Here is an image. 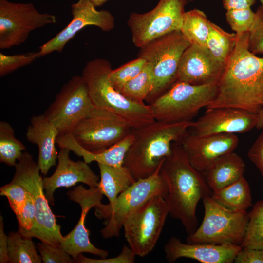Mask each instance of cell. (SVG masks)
Here are the masks:
<instances>
[{
	"label": "cell",
	"mask_w": 263,
	"mask_h": 263,
	"mask_svg": "<svg viewBox=\"0 0 263 263\" xmlns=\"http://www.w3.org/2000/svg\"><path fill=\"white\" fill-rule=\"evenodd\" d=\"M71 150L60 148L58 164L54 173L43 180V188L49 204H54V193L60 188H69L78 183H82L90 188L97 187L99 177L84 161H74L69 157Z\"/></svg>",
	"instance_id": "obj_20"
},
{
	"label": "cell",
	"mask_w": 263,
	"mask_h": 263,
	"mask_svg": "<svg viewBox=\"0 0 263 263\" xmlns=\"http://www.w3.org/2000/svg\"><path fill=\"white\" fill-rule=\"evenodd\" d=\"M242 248L263 249V200L257 202L249 212Z\"/></svg>",
	"instance_id": "obj_33"
},
{
	"label": "cell",
	"mask_w": 263,
	"mask_h": 263,
	"mask_svg": "<svg viewBox=\"0 0 263 263\" xmlns=\"http://www.w3.org/2000/svg\"><path fill=\"white\" fill-rule=\"evenodd\" d=\"M8 259L10 263H41L40 255L32 238L25 237L18 230L9 234Z\"/></svg>",
	"instance_id": "obj_29"
},
{
	"label": "cell",
	"mask_w": 263,
	"mask_h": 263,
	"mask_svg": "<svg viewBox=\"0 0 263 263\" xmlns=\"http://www.w3.org/2000/svg\"><path fill=\"white\" fill-rule=\"evenodd\" d=\"M7 236L4 231L3 217L0 216V263L9 262L8 259V242Z\"/></svg>",
	"instance_id": "obj_43"
},
{
	"label": "cell",
	"mask_w": 263,
	"mask_h": 263,
	"mask_svg": "<svg viewBox=\"0 0 263 263\" xmlns=\"http://www.w3.org/2000/svg\"><path fill=\"white\" fill-rule=\"evenodd\" d=\"M160 173L168 187L165 200L169 214L181 221L188 235L191 234L198 225V203L211 196L212 190L202 172L191 165L180 143L172 144V152L164 159Z\"/></svg>",
	"instance_id": "obj_2"
},
{
	"label": "cell",
	"mask_w": 263,
	"mask_h": 263,
	"mask_svg": "<svg viewBox=\"0 0 263 263\" xmlns=\"http://www.w3.org/2000/svg\"><path fill=\"white\" fill-rule=\"evenodd\" d=\"M256 128L258 129H263V107L258 113V121Z\"/></svg>",
	"instance_id": "obj_44"
},
{
	"label": "cell",
	"mask_w": 263,
	"mask_h": 263,
	"mask_svg": "<svg viewBox=\"0 0 263 263\" xmlns=\"http://www.w3.org/2000/svg\"><path fill=\"white\" fill-rule=\"evenodd\" d=\"M237 41V34L225 31L210 22L206 47L220 62L225 65L232 54Z\"/></svg>",
	"instance_id": "obj_28"
},
{
	"label": "cell",
	"mask_w": 263,
	"mask_h": 263,
	"mask_svg": "<svg viewBox=\"0 0 263 263\" xmlns=\"http://www.w3.org/2000/svg\"><path fill=\"white\" fill-rule=\"evenodd\" d=\"M112 69L110 62L104 58L90 60L83 69L82 76L94 106L117 114L133 128L154 122L150 104L133 102L114 88L109 77Z\"/></svg>",
	"instance_id": "obj_4"
},
{
	"label": "cell",
	"mask_w": 263,
	"mask_h": 263,
	"mask_svg": "<svg viewBox=\"0 0 263 263\" xmlns=\"http://www.w3.org/2000/svg\"><path fill=\"white\" fill-rule=\"evenodd\" d=\"M193 122L168 123L155 120L139 128H132L133 140L123 166L135 180L152 175L162 161L172 152V145L180 142Z\"/></svg>",
	"instance_id": "obj_3"
},
{
	"label": "cell",
	"mask_w": 263,
	"mask_h": 263,
	"mask_svg": "<svg viewBox=\"0 0 263 263\" xmlns=\"http://www.w3.org/2000/svg\"><path fill=\"white\" fill-rule=\"evenodd\" d=\"M72 19L55 36L42 44L38 52L43 56L53 52L61 53L76 34L86 26H94L109 32L115 26V18L107 10L96 9L91 0H78L71 5Z\"/></svg>",
	"instance_id": "obj_15"
},
{
	"label": "cell",
	"mask_w": 263,
	"mask_h": 263,
	"mask_svg": "<svg viewBox=\"0 0 263 263\" xmlns=\"http://www.w3.org/2000/svg\"><path fill=\"white\" fill-rule=\"evenodd\" d=\"M242 248L241 245L231 244L184 243L173 236L165 244L164 252L169 263L187 258L202 263H232Z\"/></svg>",
	"instance_id": "obj_21"
},
{
	"label": "cell",
	"mask_w": 263,
	"mask_h": 263,
	"mask_svg": "<svg viewBox=\"0 0 263 263\" xmlns=\"http://www.w3.org/2000/svg\"><path fill=\"white\" fill-rule=\"evenodd\" d=\"M15 167V172L11 181L21 185L31 194L35 205L36 222L29 238H36L41 242L59 246L64 236L49 205L38 162L25 151Z\"/></svg>",
	"instance_id": "obj_6"
},
{
	"label": "cell",
	"mask_w": 263,
	"mask_h": 263,
	"mask_svg": "<svg viewBox=\"0 0 263 263\" xmlns=\"http://www.w3.org/2000/svg\"><path fill=\"white\" fill-rule=\"evenodd\" d=\"M210 22L203 11L193 9L185 12L180 31L191 44L206 47Z\"/></svg>",
	"instance_id": "obj_27"
},
{
	"label": "cell",
	"mask_w": 263,
	"mask_h": 263,
	"mask_svg": "<svg viewBox=\"0 0 263 263\" xmlns=\"http://www.w3.org/2000/svg\"><path fill=\"white\" fill-rule=\"evenodd\" d=\"M146 63L144 58L137 57L116 69H112L109 77L114 88L119 92L125 84L141 72Z\"/></svg>",
	"instance_id": "obj_34"
},
{
	"label": "cell",
	"mask_w": 263,
	"mask_h": 263,
	"mask_svg": "<svg viewBox=\"0 0 263 263\" xmlns=\"http://www.w3.org/2000/svg\"><path fill=\"white\" fill-rule=\"evenodd\" d=\"M108 0H91L92 2L96 7L102 6Z\"/></svg>",
	"instance_id": "obj_45"
},
{
	"label": "cell",
	"mask_w": 263,
	"mask_h": 263,
	"mask_svg": "<svg viewBox=\"0 0 263 263\" xmlns=\"http://www.w3.org/2000/svg\"><path fill=\"white\" fill-rule=\"evenodd\" d=\"M169 214L165 199L156 195L126 220L123 225L125 237L136 256L144 257L153 250Z\"/></svg>",
	"instance_id": "obj_10"
},
{
	"label": "cell",
	"mask_w": 263,
	"mask_h": 263,
	"mask_svg": "<svg viewBox=\"0 0 263 263\" xmlns=\"http://www.w3.org/2000/svg\"><path fill=\"white\" fill-rule=\"evenodd\" d=\"M179 143L191 165L203 172L220 156L234 151L239 138L235 134L197 135L187 132Z\"/></svg>",
	"instance_id": "obj_18"
},
{
	"label": "cell",
	"mask_w": 263,
	"mask_h": 263,
	"mask_svg": "<svg viewBox=\"0 0 263 263\" xmlns=\"http://www.w3.org/2000/svg\"><path fill=\"white\" fill-rule=\"evenodd\" d=\"M248 156L258 169L263 178V131L249 149Z\"/></svg>",
	"instance_id": "obj_41"
},
{
	"label": "cell",
	"mask_w": 263,
	"mask_h": 263,
	"mask_svg": "<svg viewBox=\"0 0 263 263\" xmlns=\"http://www.w3.org/2000/svg\"><path fill=\"white\" fill-rule=\"evenodd\" d=\"M256 0H222L226 10V19L230 26L235 29H243L254 21L256 13L251 9Z\"/></svg>",
	"instance_id": "obj_32"
},
{
	"label": "cell",
	"mask_w": 263,
	"mask_h": 263,
	"mask_svg": "<svg viewBox=\"0 0 263 263\" xmlns=\"http://www.w3.org/2000/svg\"><path fill=\"white\" fill-rule=\"evenodd\" d=\"M211 197L221 206L233 211H246L252 206L250 188L244 176L230 185L213 191Z\"/></svg>",
	"instance_id": "obj_26"
},
{
	"label": "cell",
	"mask_w": 263,
	"mask_h": 263,
	"mask_svg": "<svg viewBox=\"0 0 263 263\" xmlns=\"http://www.w3.org/2000/svg\"><path fill=\"white\" fill-rule=\"evenodd\" d=\"M249 32L237 34L234 50L217 83V94L207 109L230 107L258 113L263 107V57L248 48Z\"/></svg>",
	"instance_id": "obj_1"
},
{
	"label": "cell",
	"mask_w": 263,
	"mask_h": 263,
	"mask_svg": "<svg viewBox=\"0 0 263 263\" xmlns=\"http://www.w3.org/2000/svg\"><path fill=\"white\" fill-rule=\"evenodd\" d=\"M58 135L56 126L44 114L31 118L26 137L28 141L38 147V163L41 172L45 175L52 167L56 165L58 153L55 144Z\"/></svg>",
	"instance_id": "obj_22"
},
{
	"label": "cell",
	"mask_w": 263,
	"mask_h": 263,
	"mask_svg": "<svg viewBox=\"0 0 263 263\" xmlns=\"http://www.w3.org/2000/svg\"><path fill=\"white\" fill-rule=\"evenodd\" d=\"M248 48L255 55L263 54V19L249 32Z\"/></svg>",
	"instance_id": "obj_40"
},
{
	"label": "cell",
	"mask_w": 263,
	"mask_h": 263,
	"mask_svg": "<svg viewBox=\"0 0 263 263\" xmlns=\"http://www.w3.org/2000/svg\"><path fill=\"white\" fill-rule=\"evenodd\" d=\"M72 201L78 203L81 208L80 219L75 227L65 236L59 247L68 253L76 262L79 255L89 253L106 258L108 252L95 247L89 239V230L85 227L87 214L92 208L101 204L103 194L98 187L86 189L80 185L67 192Z\"/></svg>",
	"instance_id": "obj_16"
},
{
	"label": "cell",
	"mask_w": 263,
	"mask_h": 263,
	"mask_svg": "<svg viewBox=\"0 0 263 263\" xmlns=\"http://www.w3.org/2000/svg\"><path fill=\"white\" fill-rule=\"evenodd\" d=\"M56 22L54 15L39 12L32 3L0 0V49L19 46L33 31Z\"/></svg>",
	"instance_id": "obj_13"
},
{
	"label": "cell",
	"mask_w": 263,
	"mask_h": 263,
	"mask_svg": "<svg viewBox=\"0 0 263 263\" xmlns=\"http://www.w3.org/2000/svg\"><path fill=\"white\" fill-rule=\"evenodd\" d=\"M187 0H159L151 10L131 13L127 20L133 44L140 48L172 32L180 30Z\"/></svg>",
	"instance_id": "obj_12"
},
{
	"label": "cell",
	"mask_w": 263,
	"mask_h": 263,
	"mask_svg": "<svg viewBox=\"0 0 263 263\" xmlns=\"http://www.w3.org/2000/svg\"><path fill=\"white\" fill-rule=\"evenodd\" d=\"M190 1H193L194 0H189Z\"/></svg>",
	"instance_id": "obj_47"
},
{
	"label": "cell",
	"mask_w": 263,
	"mask_h": 263,
	"mask_svg": "<svg viewBox=\"0 0 263 263\" xmlns=\"http://www.w3.org/2000/svg\"><path fill=\"white\" fill-rule=\"evenodd\" d=\"M26 147L15 135L11 125L4 121L0 122V162L15 167L21 157Z\"/></svg>",
	"instance_id": "obj_30"
},
{
	"label": "cell",
	"mask_w": 263,
	"mask_h": 263,
	"mask_svg": "<svg viewBox=\"0 0 263 263\" xmlns=\"http://www.w3.org/2000/svg\"><path fill=\"white\" fill-rule=\"evenodd\" d=\"M132 127L124 118L108 110L94 107L70 133L85 150L99 152L131 134Z\"/></svg>",
	"instance_id": "obj_11"
},
{
	"label": "cell",
	"mask_w": 263,
	"mask_h": 263,
	"mask_svg": "<svg viewBox=\"0 0 263 263\" xmlns=\"http://www.w3.org/2000/svg\"><path fill=\"white\" fill-rule=\"evenodd\" d=\"M37 248L44 263H73L75 261L59 246H55L41 242L37 243Z\"/></svg>",
	"instance_id": "obj_38"
},
{
	"label": "cell",
	"mask_w": 263,
	"mask_h": 263,
	"mask_svg": "<svg viewBox=\"0 0 263 263\" xmlns=\"http://www.w3.org/2000/svg\"><path fill=\"white\" fill-rule=\"evenodd\" d=\"M225 66L207 47L190 44L182 56L177 80L195 85L217 84Z\"/></svg>",
	"instance_id": "obj_19"
},
{
	"label": "cell",
	"mask_w": 263,
	"mask_h": 263,
	"mask_svg": "<svg viewBox=\"0 0 263 263\" xmlns=\"http://www.w3.org/2000/svg\"><path fill=\"white\" fill-rule=\"evenodd\" d=\"M203 202V220L199 227L188 235L186 243L241 245L248 224L249 213L227 209L211 196L204 198Z\"/></svg>",
	"instance_id": "obj_9"
},
{
	"label": "cell",
	"mask_w": 263,
	"mask_h": 263,
	"mask_svg": "<svg viewBox=\"0 0 263 263\" xmlns=\"http://www.w3.org/2000/svg\"><path fill=\"white\" fill-rule=\"evenodd\" d=\"M164 160L152 175L136 180L118 195L113 204L101 203L94 207L98 219L107 220L106 226L101 230L104 238L118 237L126 220L151 197L156 195L166 197L168 187L160 173Z\"/></svg>",
	"instance_id": "obj_5"
},
{
	"label": "cell",
	"mask_w": 263,
	"mask_h": 263,
	"mask_svg": "<svg viewBox=\"0 0 263 263\" xmlns=\"http://www.w3.org/2000/svg\"><path fill=\"white\" fill-rule=\"evenodd\" d=\"M136 256L129 246L125 245L120 254L112 258H101L95 259L86 257L82 254L77 257L76 263H133Z\"/></svg>",
	"instance_id": "obj_39"
},
{
	"label": "cell",
	"mask_w": 263,
	"mask_h": 263,
	"mask_svg": "<svg viewBox=\"0 0 263 263\" xmlns=\"http://www.w3.org/2000/svg\"><path fill=\"white\" fill-rule=\"evenodd\" d=\"M217 84L195 85L177 80L150 106L155 120L168 122L191 121L215 98Z\"/></svg>",
	"instance_id": "obj_8"
},
{
	"label": "cell",
	"mask_w": 263,
	"mask_h": 263,
	"mask_svg": "<svg viewBox=\"0 0 263 263\" xmlns=\"http://www.w3.org/2000/svg\"><path fill=\"white\" fill-rule=\"evenodd\" d=\"M100 179L98 188L106 196L110 205L113 204L118 195L135 182L129 170L124 166L115 167L97 164Z\"/></svg>",
	"instance_id": "obj_25"
},
{
	"label": "cell",
	"mask_w": 263,
	"mask_h": 263,
	"mask_svg": "<svg viewBox=\"0 0 263 263\" xmlns=\"http://www.w3.org/2000/svg\"><path fill=\"white\" fill-rule=\"evenodd\" d=\"M258 113L230 107L207 109L191 127L197 135L247 132L256 127Z\"/></svg>",
	"instance_id": "obj_17"
},
{
	"label": "cell",
	"mask_w": 263,
	"mask_h": 263,
	"mask_svg": "<svg viewBox=\"0 0 263 263\" xmlns=\"http://www.w3.org/2000/svg\"><path fill=\"white\" fill-rule=\"evenodd\" d=\"M133 140L131 133L118 143L99 152H92L81 147L70 133L59 135L56 143L59 148H66L78 156L82 157L88 164L96 162L113 167L123 166L126 154Z\"/></svg>",
	"instance_id": "obj_23"
},
{
	"label": "cell",
	"mask_w": 263,
	"mask_h": 263,
	"mask_svg": "<svg viewBox=\"0 0 263 263\" xmlns=\"http://www.w3.org/2000/svg\"><path fill=\"white\" fill-rule=\"evenodd\" d=\"M234 263H263V249L242 248L235 257Z\"/></svg>",
	"instance_id": "obj_42"
},
{
	"label": "cell",
	"mask_w": 263,
	"mask_h": 263,
	"mask_svg": "<svg viewBox=\"0 0 263 263\" xmlns=\"http://www.w3.org/2000/svg\"><path fill=\"white\" fill-rule=\"evenodd\" d=\"M29 192L21 185L10 182L0 188V195L7 197L10 207L15 214L25 203Z\"/></svg>",
	"instance_id": "obj_37"
},
{
	"label": "cell",
	"mask_w": 263,
	"mask_h": 263,
	"mask_svg": "<svg viewBox=\"0 0 263 263\" xmlns=\"http://www.w3.org/2000/svg\"><path fill=\"white\" fill-rule=\"evenodd\" d=\"M38 52L8 55L0 53V76L3 77L40 57Z\"/></svg>",
	"instance_id": "obj_35"
},
{
	"label": "cell",
	"mask_w": 263,
	"mask_h": 263,
	"mask_svg": "<svg viewBox=\"0 0 263 263\" xmlns=\"http://www.w3.org/2000/svg\"><path fill=\"white\" fill-rule=\"evenodd\" d=\"M245 164L242 158L233 152L223 155L202 172L212 191L218 190L244 177Z\"/></svg>",
	"instance_id": "obj_24"
},
{
	"label": "cell",
	"mask_w": 263,
	"mask_h": 263,
	"mask_svg": "<svg viewBox=\"0 0 263 263\" xmlns=\"http://www.w3.org/2000/svg\"><path fill=\"white\" fill-rule=\"evenodd\" d=\"M260 1V2L261 3V7L262 8L263 10V0H259Z\"/></svg>",
	"instance_id": "obj_46"
},
{
	"label": "cell",
	"mask_w": 263,
	"mask_h": 263,
	"mask_svg": "<svg viewBox=\"0 0 263 263\" xmlns=\"http://www.w3.org/2000/svg\"><path fill=\"white\" fill-rule=\"evenodd\" d=\"M190 44L181 31L177 30L157 38L140 48L138 57L150 63L153 69V86L145 100L149 104L177 81L182 56Z\"/></svg>",
	"instance_id": "obj_7"
},
{
	"label": "cell",
	"mask_w": 263,
	"mask_h": 263,
	"mask_svg": "<svg viewBox=\"0 0 263 263\" xmlns=\"http://www.w3.org/2000/svg\"><path fill=\"white\" fill-rule=\"evenodd\" d=\"M153 83L152 67L147 62L141 72L125 84L119 92L133 102L144 103L152 89Z\"/></svg>",
	"instance_id": "obj_31"
},
{
	"label": "cell",
	"mask_w": 263,
	"mask_h": 263,
	"mask_svg": "<svg viewBox=\"0 0 263 263\" xmlns=\"http://www.w3.org/2000/svg\"><path fill=\"white\" fill-rule=\"evenodd\" d=\"M16 216L18 223V230L23 236L29 238L36 222L35 205L29 192L25 203Z\"/></svg>",
	"instance_id": "obj_36"
},
{
	"label": "cell",
	"mask_w": 263,
	"mask_h": 263,
	"mask_svg": "<svg viewBox=\"0 0 263 263\" xmlns=\"http://www.w3.org/2000/svg\"><path fill=\"white\" fill-rule=\"evenodd\" d=\"M94 107L83 77L74 75L63 85L43 114L60 135L70 133Z\"/></svg>",
	"instance_id": "obj_14"
}]
</instances>
